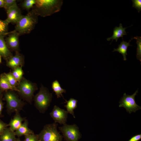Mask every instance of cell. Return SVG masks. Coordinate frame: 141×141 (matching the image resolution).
I'll return each instance as SVG.
<instances>
[{"label": "cell", "instance_id": "8", "mask_svg": "<svg viewBox=\"0 0 141 141\" xmlns=\"http://www.w3.org/2000/svg\"><path fill=\"white\" fill-rule=\"evenodd\" d=\"M68 114L67 111L56 105L54 106L52 111L50 113L54 122L63 125L66 124Z\"/></svg>", "mask_w": 141, "mask_h": 141}, {"label": "cell", "instance_id": "3", "mask_svg": "<svg viewBox=\"0 0 141 141\" xmlns=\"http://www.w3.org/2000/svg\"><path fill=\"white\" fill-rule=\"evenodd\" d=\"M58 124L54 122L44 126L38 134L39 141H62L63 136L57 130Z\"/></svg>", "mask_w": 141, "mask_h": 141}, {"label": "cell", "instance_id": "20", "mask_svg": "<svg viewBox=\"0 0 141 141\" xmlns=\"http://www.w3.org/2000/svg\"><path fill=\"white\" fill-rule=\"evenodd\" d=\"M65 101L67 104L64 107L66 108L68 113L71 114L74 118H75L74 110L77 107L78 101L73 98H70L68 101Z\"/></svg>", "mask_w": 141, "mask_h": 141}, {"label": "cell", "instance_id": "22", "mask_svg": "<svg viewBox=\"0 0 141 141\" xmlns=\"http://www.w3.org/2000/svg\"><path fill=\"white\" fill-rule=\"evenodd\" d=\"M9 23L6 20H2L0 19V35L6 36L8 35V25Z\"/></svg>", "mask_w": 141, "mask_h": 141}, {"label": "cell", "instance_id": "36", "mask_svg": "<svg viewBox=\"0 0 141 141\" xmlns=\"http://www.w3.org/2000/svg\"><path fill=\"white\" fill-rule=\"evenodd\" d=\"M2 91L0 90V96L1 95V94H2Z\"/></svg>", "mask_w": 141, "mask_h": 141}, {"label": "cell", "instance_id": "6", "mask_svg": "<svg viewBox=\"0 0 141 141\" xmlns=\"http://www.w3.org/2000/svg\"><path fill=\"white\" fill-rule=\"evenodd\" d=\"M137 90L132 95H129L125 93L123 96L119 101V107L124 108L126 111L130 114L133 112L135 113L137 110L141 109V107L138 105L136 103L135 96L138 92Z\"/></svg>", "mask_w": 141, "mask_h": 141}, {"label": "cell", "instance_id": "15", "mask_svg": "<svg viewBox=\"0 0 141 141\" xmlns=\"http://www.w3.org/2000/svg\"><path fill=\"white\" fill-rule=\"evenodd\" d=\"M15 132L10 128H6L0 134V141H15Z\"/></svg>", "mask_w": 141, "mask_h": 141}, {"label": "cell", "instance_id": "17", "mask_svg": "<svg viewBox=\"0 0 141 141\" xmlns=\"http://www.w3.org/2000/svg\"><path fill=\"white\" fill-rule=\"evenodd\" d=\"M28 122L26 120L23 123L15 132L16 136L20 137L23 135L33 134V132L28 127Z\"/></svg>", "mask_w": 141, "mask_h": 141}, {"label": "cell", "instance_id": "7", "mask_svg": "<svg viewBox=\"0 0 141 141\" xmlns=\"http://www.w3.org/2000/svg\"><path fill=\"white\" fill-rule=\"evenodd\" d=\"M4 98L7 102L8 110L9 112L17 111L22 108V102L14 92H6L4 94Z\"/></svg>", "mask_w": 141, "mask_h": 141}, {"label": "cell", "instance_id": "26", "mask_svg": "<svg viewBox=\"0 0 141 141\" xmlns=\"http://www.w3.org/2000/svg\"><path fill=\"white\" fill-rule=\"evenodd\" d=\"M4 74L10 84L13 86H15L17 85V81L10 73H4Z\"/></svg>", "mask_w": 141, "mask_h": 141}, {"label": "cell", "instance_id": "27", "mask_svg": "<svg viewBox=\"0 0 141 141\" xmlns=\"http://www.w3.org/2000/svg\"><path fill=\"white\" fill-rule=\"evenodd\" d=\"M4 8L7 11L11 7L17 4L15 0H4Z\"/></svg>", "mask_w": 141, "mask_h": 141}, {"label": "cell", "instance_id": "28", "mask_svg": "<svg viewBox=\"0 0 141 141\" xmlns=\"http://www.w3.org/2000/svg\"><path fill=\"white\" fill-rule=\"evenodd\" d=\"M25 137L24 141H39L38 134L34 133L25 135Z\"/></svg>", "mask_w": 141, "mask_h": 141}, {"label": "cell", "instance_id": "10", "mask_svg": "<svg viewBox=\"0 0 141 141\" xmlns=\"http://www.w3.org/2000/svg\"><path fill=\"white\" fill-rule=\"evenodd\" d=\"M6 11L7 18L6 20L9 23L16 24L23 15L17 4L9 8Z\"/></svg>", "mask_w": 141, "mask_h": 141}, {"label": "cell", "instance_id": "24", "mask_svg": "<svg viewBox=\"0 0 141 141\" xmlns=\"http://www.w3.org/2000/svg\"><path fill=\"white\" fill-rule=\"evenodd\" d=\"M36 2V0H25L22 3L21 6L24 9L29 11L32 8Z\"/></svg>", "mask_w": 141, "mask_h": 141}, {"label": "cell", "instance_id": "5", "mask_svg": "<svg viewBox=\"0 0 141 141\" xmlns=\"http://www.w3.org/2000/svg\"><path fill=\"white\" fill-rule=\"evenodd\" d=\"M58 129L66 141H78L81 137L79 128L75 124L69 125L66 124L58 127Z\"/></svg>", "mask_w": 141, "mask_h": 141}, {"label": "cell", "instance_id": "21", "mask_svg": "<svg viewBox=\"0 0 141 141\" xmlns=\"http://www.w3.org/2000/svg\"><path fill=\"white\" fill-rule=\"evenodd\" d=\"M52 88L57 98H60L61 96L63 98L62 93H66V91L61 87L59 82L57 80H55L52 83Z\"/></svg>", "mask_w": 141, "mask_h": 141}, {"label": "cell", "instance_id": "4", "mask_svg": "<svg viewBox=\"0 0 141 141\" xmlns=\"http://www.w3.org/2000/svg\"><path fill=\"white\" fill-rule=\"evenodd\" d=\"M52 98V94L43 86L34 97L36 107L41 113H44L49 106Z\"/></svg>", "mask_w": 141, "mask_h": 141}, {"label": "cell", "instance_id": "29", "mask_svg": "<svg viewBox=\"0 0 141 141\" xmlns=\"http://www.w3.org/2000/svg\"><path fill=\"white\" fill-rule=\"evenodd\" d=\"M132 1L133 3L132 7L136 8L139 13L141 10V0H132Z\"/></svg>", "mask_w": 141, "mask_h": 141}, {"label": "cell", "instance_id": "13", "mask_svg": "<svg viewBox=\"0 0 141 141\" xmlns=\"http://www.w3.org/2000/svg\"><path fill=\"white\" fill-rule=\"evenodd\" d=\"M8 60L7 63L8 66L15 68L22 64L24 58L22 55L17 52L14 56H12Z\"/></svg>", "mask_w": 141, "mask_h": 141}, {"label": "cell", "instance_id": "18", "mask_svg": "<svg viewBox=\"0 0 141 141\" xmlns=\"http://www.w3.org/2000/svg\"><path fill=\"white\" fill-rule=\"evenodd\" d=\"M23 120L20 115L17 113L9 122V125L10 128L13 131H16L20 126Z\"/></svg>", "mask_w": 141, "mask_h": 141}, {"label": "cell", "instance_id": "12", "mask_svg": "<svg viewBox=\"0 0 141 141\" xmlns=\"http://www.w3.org/2000/svg\"><path fill=\"white\" fill-rule=\"evenodd\" d=\"M5 36L0 35V55L5 60H8L13 56L6 44L4 37Z\"/></svg>", "mask_w": 141, "mask_h": 141}, {"label": "cell", "instance_id": "31", "mask_svg": "<svg viewBox=\"0 0 141 141\" xmlns=\"http://www.w3.org/2000/svg\"><path fill=\"white\" fill-rule=\"evenodd\" d=\"M141 138V134L135 135L132 137L128 141H138Z\"/></svg>", "mask_w": 141, "mask_h": 141}, {"label": "cell", "instance_id": "30", "mask_svg": "<svg viewBox=\"0 0 141 141\" xmlns=\"http://www.w3.org/2000/svg\"><path fill=\"white\" fill-rule=\"evenodd\" d=\"M8 125L0 120V134Z\"/></svg>", "mask_w": 141, "mask_h": 141}, {"label": "cell", "instance_id": "23", "mask_svg": "<svg viewBox=\"0 0 141 141\" xmlns=\"http://www.w3.org/2000/svg\"><path fill=\"white\" fill-rule=\"evenodd\" d=\"M136 40V43L137 45L136 57L138 60L141 62V37L136 36L132 38Z\"/></svg>", "mask_w": 141, "mask_h": 141}, {"label": "cell", "instance_id": "2", "mask_svg": "<svg viewBox=\"0 0 141 141\" xmlns=\"http://www.w3.org/2000/svg\"><path fill=\"white\" fill-rule=\"evenodd\" d=\"M38 16L32 9L26 15H23L16 24L14 30L20 35L30 33L38 23Z\"/></svg>", "mask_w": 141, "mask_h": 141}, {"label": "cell", "instance_id": "1", "mask_svg": "<svg viewBox=\"0 0 141 141\" xmlns=\"http://www.w3.org/2000/svg\"><path fill=\"white\" fill-rule=\"evenodd\" d=\"M63 3L61 0H36L32 9L38 16L45 17L59 11Z\"/></svg>", "mask_w": 141, "mask_h": 141}, {"label": "cell", "instance_id": "11", "mask_svg": "<svg viewBox=\"0 0 141 141\" xmlns=\"http://www.w3.org/2000/svg\"><path fill=\"white\" fill-rule=\"evenodd\" d=\"M8 35L5 39L8 48L13 50H17L19 47V37L20 34L14 30L9 32Z\"/></svg>", "mask_w": 141, "mask_h": 141}, {"label": "cell", "instance_id": "14", "mask_svg": "<svg viewBox=\"0 0 141 141\" xmlns=\"http://www.w3.org/2000/svg\"><path fill=\"white\" fill-rule=\"evenodd\" d=\"M127 28H123L122 24H120L119 27H115L114 29L113 34L112 36L107 39L108 41L112 39V42L115 39L117 42L118 39L120 37H122L123 39V37L124 35H127L125 29Z\"/></svg>", "mask_w": 141, "mask_h": 141}, {"label": "cell", "instance_id": "32", "mask_svg": "<svg viewBox=\"0 0 141 141\" xmlns=\"http://www.w3.org/2000/svg\"><path fill=\"white\" fill-rule=\"evenodd\" d=\"M3 106V103L1 98H0V115L1 114Z\"/></svg>", "mask_w": 141, "mask_h": 141}, {"label": "cell", "instance_id": "34", "mask_svg": "<svg viewBox=\"0 0 141 141\" xmlns=\"http://www.w3.org/2000/svg\"><path fill=\"white\" fill-rule=\"evenodd\" d=\"M15 141H22L19 138H17L16 139Z\"/></svg>", "mask_w": 141, "mask_h": 141}, {"label": "cell", "instance_id": "35", "mask_svg": "<svg viewBox=\"0 0 141 141\" xmlns=\"http://www.w3.org/2000/svg\"><path fill=\"white\" fill-rule=\"evenodd\" d=\"M1 62V56L0 55V64Z\"/></svg>", "mask_w": 141, "mask_h": 141}, {"label": "cell", "instance_id": "19", "mask_svg": "<svg viewBox=\"0 0 141 141\" xmlns=\"http://www.w3.org/2000/svg\"><path fill=\"white\" fill-rule=\"evenodd\" d=\"M131 41L130 40L128 42H125L123 39V41L118 45V48L116 49H114L113 51H117L122 54L123 57V60L126 61L127 60L126 55H127V50L128 47L131 46L130 44Z\"/></svg>", "mask_w": 141, "mask_h": 141}, {"label": "cell", "instance_id": "25", "mask_svg": "<svg viewBox=\"0 0 141 141\" xmlns=\"http://www.w3.org/2000/svg\"><path fill=\"white\" fill-rule=\"evenodd\" d=\"M12 74L17 81H19L21 79L23 74L21 68L19 67L16 68Z\"/></svg>", "mask_w": 141, "mask_h": 141}, {"label": "cell", "instance_id": "33", "mask_svg": "<svg viewBox=\"0 0 141 141\" xmlns=\"http://www.w3.org/2000/svg\"><path fill=\"white\" fill-rule=\"evenodd\" d=\"M4 0H0V8L4 7Z\"/></svg>", "mask_w": 141, "mask_h": 141}, {"label": "cell", "instance_id": "9", "mask_svg": "<svg viewBox=\"0 0 141 141\" xmlns=\"http://www.w3.org/2000/svg\"><path fill=\"white\" fill-rule=\"evenodd\" d=\"M18 89L21 95L27 98H31L36 89L34 85L30 81L23 79L20 83Z\"/></svg>", "mask_w": 141, "mask_h": 141}, {"label": "cell", "instance_id": "16", "mask_svg": "<svg viewBox=\"0 0 141 141\" xmlns=\"http://www.w3.org/2000/svg\"><path fill=\"white\" fill-rule=\"evenodd\" d=\"M0 90L2 91L11 90L19 92V90L16 86L11 85L8 81L4 74L0 75Z\"/></svg>", "mask_w": 141, "mask_h": 141}]
</instances>
